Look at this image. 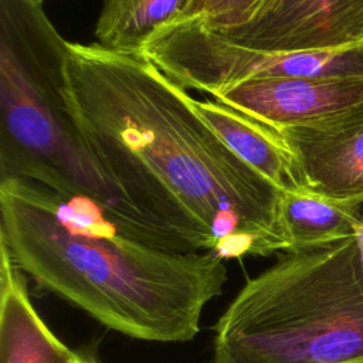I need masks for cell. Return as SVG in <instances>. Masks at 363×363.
Returning <instances> with one entry per match:
<instances>
[{
  "mask_svg": "<svg viewBox=\"0 0 363 363\" xmlns=\"http://www.w3.org/2000/svg\"><path fill=\"white\" fill-rule=\"evenodd\" d=\"M360 224L362 207L340 204L302 189L281 194L279 225L286 251L354 237Z\"/></svg>",
  "mask_w": 363,
  "mask_h": 363,
  "instance_id": "cell-12",
  "label": "cell"
},
{
  "mask_svg": "<svg viewBox=\"0 0 363 363\" xmlns=\"http://www.w3.org/2000/svg\"><path fill=\"white\" fill-rule=\"evenodd\" d=\"M214 363H363L357 237L282 252L216 326Z\"/></svg>",
  "mask_w": 363,
  "mask_h": 363,
  "instance_id": "cell-4",
  "label": "cell"
},
{
  "mask_svg": "<svg viewBox=\"0 0 363 363\" xmlns=\"http://www.w3.org/2000/svg\"><path fill=\"white\" fill-rule=\"evenodd\" d=\"M67 57L68 41L43 4L0 0V180L91 201L121 231L163 250L92 157L71 102Z\"/></svg>",
  "mask_w": 363,
  "mask_h": 363,
  "instance_id": "cell-3",
  "label": "cell"
},
{
  "mask_svg": "<svg viewBox=\"0 0 363 363\" xmlns=\"http://www.w3.org/2000/svg\"><path fill=\"white\" fill-rule=\"evenodd\" d=\"M357 242H359V247H360V252H362V259H363V223L357 227Z\"/></svg>",
  "mask_w": 363,
  "mask_h": 363,
  "instance_id": "cell-15",
  "label": "cell"
},
{
  "mask_svg": "<svg viewBox=\"0 0 363 363\" xmlns=\"http://www.w3.org/2000/svg\"><path fill=\"white\" fill-rule=\"evenodd\" d=\"M201 0H102L95 38L104 48L140 54L157 33L197 14Z\"/></svg>",
  "mask_w": 363,
  "mask_h": 363,
  "instance_id": "cell-11",
  "label": "cell"
},
{
  "mask_svg": "<svg viewBox=\"0 0 363 363\" xmlns=\"http://www.w3.org/2000/svg\"><path fill=\"white\" fill-rule=\"evenodd\" d=\"M214 33L269 52L346 48L363 43V0H271L250 23Z\"/></svg>",
  "mask_w": 363,
  "mask_h": 363,
  "instance_id": "cell-6",
  "label": "cell"
},
{
  "mask_svg": "<svg viewBox=\"0 0 363 363\" xmlns=\"http://www.w3.org/2000/svg\"><path fill=\"white\" fill-rule=\"evenodd\" d=\"M271 0H201L197 17L213 31L244 26L254 20Z\"/></svg>",
  "mask_w": 363,
  "mask_h": 363,
  "instance_id": "cell-13",
  "label": "cell"
},
{
  "mask_svg": "<svg viewBox=\"0 0 363 363\" xmlns=\"http://www.w3.org/2000/svg\"><path fill=\"white\" fill-rule=\"evenodd\" d=\"M33 1H35V3H38V4H43V3H44V0H33Z\"/></svg>",
  "mask_w": 363,
  "mask_h": 363,
  "instance_id": "cell-16",
  "label": "cell"
},
{
  "mask_svg": "<svg viewBox=\"0 0 363 363\" xmlns=\"http://www.w3.org/2000/svg\"><path fill=\"white\" fill-rule=\"evenodd\" d=\"M0 363H74L67 347L35 312L7 251L0 247Z\"/></svg>",
  "mask_w": 363,
  "mask_h": 363,
  "instance_id": "cell-9",
  "label": "cell"
},
{
  "mask_svg": "<svg viewBox=\"0 0 363 363\" xmlns=\"http://www.w3.org/2000/svg\"><path fill=\"white\" fill-rule=\"evenodd\" d=\"M362 223H363V207H362Z\"/></svg>",
  "mask_w": 363,
  "mask_h": 363,
  "instance_id": "cell-17",
  "label": "cell"
},
{
  "mask_svg": "<svg viewBox=\"0 0 363 363\" xmlns=\"http://www.w3.org/2000/svg\"><path fill=\"white\" fill-rule=\"evenodd\" d=\"M71 102L98 167L164 250L221 259L285 252L282 191L140 54L68 43Z\"/></svg>",
  "mask_w": 363,
  "mask_h": 363,
  "instance_id": "cell-1",
  "label": "cell"
},
{
  "mask_svg": "<svg viewBox=\"0 0 363 363\" xmlns=\"http://www.w3.org/2000/svg\"><path fill=\"white\" fill-rule=\"evenodd\" d=\"M74 363H101V362L91 352H77V357Z\"/></svg>",
  "mask_w": 363,
  "mask_h": 363,
  "instance_id": "cell-14",
  "label": "cell"
},
{
  "mask_svg": "<svg viewBox=\"0 0 363 363\" xmlns=\"http://www.w3.org/2000/svg\"><path fill=\"white\" fill-rule=\"evenodd\" d=\"M0 247L41 288L140 340L193 339L227 281L214 252L147 245L91 201L21 179L0 180Z\"/></svg>",
  "mask_w": 363,
  "mask_h": 363,
  "instance_id": "cell-2",
  "label": "cell"
},
{
  "mask_svg": "<svg viewBox=\"0 0 363 363\" xmlns=\"http://www.w3.org/2000/svg\"><path fill=\"white\" fill-rule=\"evenodd\" d=\"M140 55L183 89L214 95L262 78L363 77V43L337 50L269 52L234 44L194 16L157 33Z\"/></svg>",
  "mask_w": 363,
  "mask_h": 363,
  "instance_id": "cell-5",
  "label": "cell"
},
{
  "mask_svg": "<svg viewBox=\"0 0 363 363\" xmlns=\"http://www.w3.org/2000/svg\"><path fill=\"white\" fill-rule=\"evenodd\" d=\"M191 104L221 140L281 191L301 189L292 155L278 132L218 101Z\"/></svg>",
  "mask_w": 363,
  "mask_h": 363,
  "instance_id": "cell-10",
  "label": "cell"
},
{
  "mask_svg": "<svg viewBox=\"0 0 363 363\" xmlns=\"http://www.w3.org/2000/svg\"><path fill=\"white\" fill-rule=\"evenodd\" d=\"M213 96L278 130L326 122L362 106L363 77L251 79Z\"/></svg>",
  "mask_w": 363,
  "mask_h": 363,
  "instance_id": "cell-8",
  "label": "cell"
},
{
  "mask_svg": "<svg viewBox=\"0 0 363 363\" xmlns=\"http://www.w3.org/2000/svg\"><path fill=\"white\" fill-rule=\"evenodd\" d=\"M277 132L292 155L302 190L363 207V105L326 122Z\"/></svg>",
  "mask_w": 363,
  "mask_h": 363,
  "instance_id": "cell-7",
  "label": "cell"
}]
</instances>
